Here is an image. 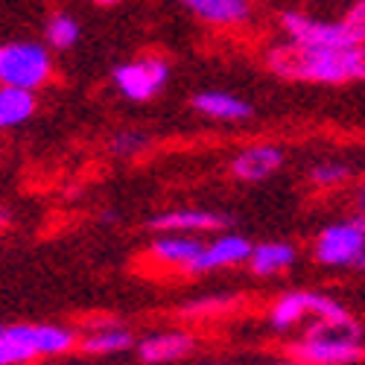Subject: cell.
<instances>
[{
	"mask_svg": "<svg viewBox=\"0 0 365 365\" xmlns=\"http://www.w3.org/2000/svg\"><path fill=\"white\" fill-rule=\"evenodd\" d=\"M266 68L278 79L307 85H348L365 82V44L354 47H301L281 41L263 56Z\"/></svg>",
	"mask_w": 365,
	"mask_h": 365,
	"instance_id": "obj_1",
	"label": "cell"
},
{
	"mask_svg": "<svg viewBox=\"0 0 365 365\" xmlns=\"http://www.w3.org/2000/svg\"><path fill=\"white\" fill-rule=\"evenodd\" d=\"M289 359L304 365H362L365 330L356 319L348 322H310L304 336L287 345Z\"/></svg>",
	"mask_w": 365,
	"mask_h": 365,
	"instance_id": "obj_2",
	"label": "cell"
},
{
	"mask_svg": "<svg viewBox=\"0 0 365 365\" xmlns=\"http://www.w3.org/2000/svg\"><path fill=\"white\" fill-rule=\"evenodd\" d=\"M281 36L292 44L301 47H354L365 44L356 26L342 15V18H316L301 9H287L278 18Z\"/></svg>",
	"mask_w": 365,
	"mask_h": 365,
	"instance_id": "obj_3",
	"label": "cell"
},
{
	"mask_svg": "<svg viewBox=\"0 0 365 365\" xmlns=\"http://www.w3.org/2000/svg\"><path fill=\"white\" fill-rule=\"evenodd\" d=\"M53 79V56L44 44L15 41L0 47V85L38 91Z\"/></svg>",
	"mask_w": 365,
	"mask_h": 365,
	"instance_id": "obj_4",
	"label": "cell"
},
{
	"mask_svg": "<svg viewBox=\"0 0 365 365\" xmlns=\"http://www.w3.org/2000/svg\"><path fill=\"white\" fill-rule=\"evenodd\" d=\"M365 255V228L354 220L324 225L313 240V260L324 269H356Z\"/></svg>",
	"mask_w": 365,
	"mask_h": 365,
	"instance_id": "obj_5",
	"label": "cell"
},
{
	"mask_svg": "<svg viewBox=\"0 0 365 365\" xmlns=\"http://www.w3.org/2000/svg\"><path fill=\"white\" fill-rule=\"evenodd\" d=\"M170 79V65L158 56H140L111 71V82L129 103H152Z\"/></svg>",
	"mask_w": 365,
	"mask_h": 365,
	"instance_id": "obj_6",
	"label": "cell"
},
{
	"mask_svg": "<svg viewBox=\"0 0 365 365\" xmlns=\"http://www.w3.org/2000/svg\"><path fill=\"white\" fill-rule=\"evenodd\" d=\"M287 164V149L278 143H249L240 152H234V158L228 161V173L234 181L242 185H260L269 181L281 167Z\"/></svg>",
	"mask_w": 365,
	"mask_h": 365,
	"instance_id": "obj_7",
	"label": "cell"
},
{
	"mask_svg": "<svg viewBox=\"0 0 365 365\" xmlns=\"http://www.w3.org/2000/svg\"><path fill=\"white\" fill-rule=\"evenodd\" d=\"M202 249L205 240L193 234H155L146 246V257L161 269H175L185 272V275H193Z\"/></svg>",
	"mask_w": 365,
	"mask_h": 365,
	"instance_id": "obj_8",
	"label": "cell"
},
{
	"mask_svg": "<svg viewBox=\"0 0 365 365\" xmlns=\"http://www.w3.org/2000/svg\"><path fill=\"white\" fill-rule=\"evenodd\" d=\"M228 217L217 214V210H202V207H178V210H164L149 220V228L155 234H220L228 228Z\"/></svg>",
	"mask_w": 365,
	"mask_h": 365,
	"instance_id": "obj_9",
	"label": "cell"
},
{
	"mask_svg": "<svg viewBox=\"0 0 365 365\" xmlns=\"http://www.w3.org/2000/svg\"><path fill=\"white\" fill-rule=\"evenodd\" d=\"M252 246L255 242L242 234H234V231H220L214 234L196 260V269L193 275H207V272H220V269H234V266H246L249 263V255H252Z\"/></svg>",
	"mask_w": 365,
	"mask_h": 365,
	"instance_id": "obj_10",
	"label": "cell"
},
{
	"mask_svg": "<svg viewBox=\"0 0 365 365\" xmlns=\"http://www.w3.org/2000/svg\"><path fill=\"white\" fill-rule=\"evenodd\" d=\"M196 351V336L190 330H155L135 342V354L143 365H173Z\"/></svg>",
	"mask_w": 365,
	"mask_h": 365,
	"instance_id": "obj_11",
	"label": "cell"
},
{
	"mask_svg": "<svg viewBox=\"0 0 365 365\" xmlns=\"http://www.w3.org/2000/svg\"><path fill=\"white\" fill-rule=\"evenodd\" d=\"M181 9H187L207 26L217 29H240L252 21V0H175Z\"/></svg>",
	"mask_w": 365,
	"mask_h": 365,
	"instance_id": "obj_12",
	"label": "cell"
},
{
	"mask_svg": "<svg viewBox=\"0 0 365 365\" xmlns=\"http://www.w3.org/2000/svg\"><path fill=\"white\" fill-rule=\"evenodd\" d=\"M135 333L111 319L106 322H91L88 330L79 336V351L88 356H111V354H126L135 348Z\"/></svg>",
	"mask_w": 365,
	"mask_h": 365,
	"instance_id": "obj_13",
	"label": "cell"
},
{
	"mask_svg": "<svg viewBox=\"0 0 365 365\" xmlns=\"http://www.w3.org/2000/svg\"><path fill=\"white\" fill-rule=\"evenodd\" d=\"M193 108L207 120H217V123H246L255 117L252 103L228 94V91H202L193 97Z\"/></svg>",
	"mask_w": 365,
	"mask_h": 365,
	"instance_id": "obj_14",
	"label": "cell"
},
{
	"mask_svg": "<svg viewBox=\"0 0 365 365\" xmlns=\"http://www.w3.org/2000/svg\"><path fill=\"white\" fill-rule=\"evenodd\" d=\"M26 345L38 356H65L79 348V333L65 324H21Z\"/></svg>",
	"mask_w": 365,
	"mask_h": 365,
	"instance_id": "obj_15",
	"label": "cell"
},
{
	"mask_svg": "<svg viewBox=\"0 0 365 365\" xmlns=\"http://www.w3.org/2000/svg\"><path fill=\"white\" fill-rule=\"evenodd\" d=\"M298 260V249L287 240H266V242H255L252 255H249V269L257 278H275L289 272Z\"/></svg>",
	"mask_w": 365,
	"mask_h": 365,
	"instance_id": "obj_16",
	"label": "cell"
},
{
	"mask_svg": "<svg viewBox=\"0 0 365 365\" xmlns=\"http://www.w3.org/2000/svg\"><path fill=\"white\" fill-rule=\"evenodd\" d=\"M310 295L313 289H289L284 295H278L269 304V324L275 333H289L301 324L310 322Z\"/></svg>",
	"mask_w": 365,
	"mask_h": 365,
	"instance_id": "obj_17",
	"label": "cell"
},
{
	"mask_svg": "<svg viewBox=\"0 0 365 365\" xmlns=\"http://www.w3.org/2000/svg\"><path fill=\"white\" fill-rule=\"evenodd\" d=\"M36 108H38L36 91L15 88V85H0V132L24 126L26 120L36 114Z\"/></svg>",
	"mask_w": 365,
	"mask_h": 365,
	"instance_id": "obj_18",
	"label": "cell"
},
{
	"mask_svg": "<svg viewBox=\"0 0 365 365\" xmlns=\"http://www.w3.org/2000/svg\"><path fill=\"white\" fill-rule=\"evenodd\" d=\"M351 175H354V167H351V164L327 158V161H319V164L310 167L307 181H310L316 190H336V187L348 185Z\"/></svg>",
	"mask_w": 365,
	"mask_h": 365,
	"instance_id": "obj_19",
	"label": "cell"
},
{
	"mask_svg": "<svg viewBox=\"0 0 365 365\" xmlns=\"http://www.w3.org/2000/svg\"><path fill=\"white\" fill-rule=\"evenodd\" d=\"M44 36L53 50H71L79 41V21L68 12H56V15H50V21L44 26Z\"/></svg>",
	"mask_w": 365,
	"mask_h": 365,
	"instance_id": "obj_20",
	"label": "cell"
},
{
	"mask_svg": "<svg viewBox=\"0 0 365 365\" xmlns=\"http://www.w3.org/2000/svg\"><path fill=\"white\" fill-rule=\"evenodd\" d=\"M152 138L140 129H117L111 138H108V152L114 158H138L149 149Z\"/></svg>",
	"mask_w": 365,
	"mask_h": 365,
	"instance_id": "obj_21",
	"label": "cell"
},
{
	"mask_svg": "<svg viewBox=\"0 0 365 365\" xmlns=\"http://www.w3.org/2000/svg\"><path fill=\"white\" fill-rule=\"evenodd\" d=\"M234 307V298H222V295H214V298H199V301H190L181 316L185 319H207V316H220V313H231Z\"/></svg>",
	"mask_w": 365,
	"mask_h": 365,
	"instance_id": "obj_22",
	"label": "cell"
},
{
	"mask_svg": "<svg viewBox=\"0 0 365 365\" xmlns=\"http://www.w3.org/2000/svg\"><path fill=\"white\" fill-rule=\"evenodd\" d=\"M345 18L356 26V33L362 36V41H365V0H356V4L345 12Z\"/></svg>",
	"mask_w": 365,
	"mask_h": 365,
	"instance_id": "obj_23",
	"label": "cell"
},
{
	"mask_svg": "<svg viewBox=\"0 0 365 365\" xmlns=\"http://www.w3.org/2000/svg\"><path fill=\"white\" fill-rule=\"evenodd\" d=\"M354 202H356V210H359V214H365V181H362L359 187H356V196H354Z\"/></svg>",
	"mask_w": 365,
	"mask_h": 365,
	"instance_id": "obj_24",
	"label": "cell"
},
{
	"mask_svg": "<svg viewBox=\"0 0 365 365\" xmlns=\"http://www.w3.org/2000/svg\"><path fill=\"white\" fill-rule=\"evenodd\" d=\"M97 6H117V4H123V0H94Z\"/></svg>",
	"mask_w": 365,
	"mask_h": 365,
	"instance_id": "obj_25",
	"label": "cell"
},
{
	"mask_svg": "<svg viewBox=\"0 0 365 365\" xmlns=\"http://www.w3.org/2000/svg\"><path fill=\"white\" fill-rule=\"evenodd\" d=\"M6 222H9V217L4 214V210H0V231H4V228H6Z\"/></svg>",
	"mask_w": 365,
	"mask_h": 365,
	"instance_id": "obj_26",
	"label": "cell"
},
{
	"mask_svg": "<svg viewBox=\"0 0 365 365\" xmlns=\"http://www.w3.org/2000/svg\"><path fill=\"white\" fill-rule=\"evenodd\" d=\"M272 365H304V362H295V359H287V362H272Z\"/></svg>",
	"mask_w": 365,
	"mask_h": 365,
	"instance_id": "obj_27",
	"label": "cell"
},
{
	"mask_svg": "<svg viewBox=\"0 0 365 365\" xmlns=\"http://www.w3.org/2000/svg\"><path fill=\"white\" fill-rule=\"evenodd\" d=\"M356 220H359V222H362V228H365V214H359V217H356Z\"/></svg>",
	"mask_w": 365,
	"mask_h": 365,
	"instance_id": "obj_28",
	"label": "cell"
},
{
	"mask_svg": "<svg viewBox=\"0 0 365 365\" xmlns=\"http://www.w3.org/2000/svg\"><path fill=\"white\" fill-rule=\"evenodd\" d=\"M205 365H225V362H205Z\"/></svg>",
	"mask_w": 365,
	"mask_h": 365,
	"instance_id": "obj_29",
	"label": "cell"
},
{
	"mask_svg": "<svg viewBox=\"0 0 365 365\" xmlns=\"http://www.w3.org/2000/svg\"><path fill=\"white\" fill-rule=\"evenodd\" d=\"M359 269H365V255H362V263H359Z\"/></svg>",
	"mask_w": 365,
	"mask_h": 365,
	"instance_id": "obj_30",
	"label": "cell"
},
{
	"mask_svg": "<svg viewBox=\"0 0 365 365\" xmlns=\"http://www.w3.org/2000/svg\"><path fill=\"white\" fill-rule=\"evenodd\" d=\"M0 333H4V327H0Z\"/></svg>",
	"mask_w": 365,
	"mask_h": 365,
	"instance_id": "obj_31",
	"label": "cell"
}]
</instances>
